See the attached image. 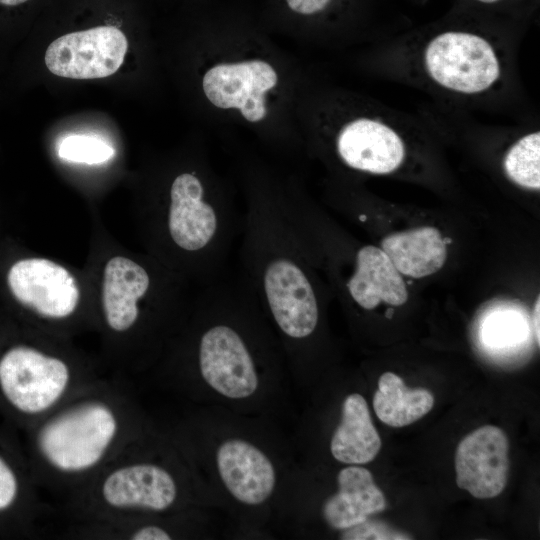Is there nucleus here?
<instances>
[{"instance_id":"obj_1","label":"nucleus","mask_w":540,"mask_h":540,"mask_svg":"<svg viewBox=\"0 0 540 540\" xmlns=\"http://www.w3.org/2000/svg\"><path fill=\"white\" fill-rule=\"evenodd\" d=\"M155 366L202 406L272 420L286 400L282 346L241 274L202 286Z\"/></svg>"},{"instance_id":"obj_3","label":"nucleus","mask_w":540,"mask_h":540,"mask_svg":"<svg viewBox=\"0 0 540 540\" xmlns=\"http://www.w3.org/2000/svg\"><path fill=\"white\" fill-rule=\"evenodd\" d=\"M170 433L221 506L242 529L278 515L296 470L272 420L201 406Z\"/></svg>"},{"instance_id":"obj_6","label":"nucleus","mask_w":540,"mask_h":540,"mask_svg":"<svg viewBox=\"0 0 540 540\" xmlns=\"http://www.w3.org/2000/svg\"><path fill=\"white\" fill-rule=\"evenodd\" d=\"M63 501L68 526L218 506L170 431L157 426Z\"/></svg>"},{"instance_id":"obj_11","label":"nucleus","mask_w":540,"mask_h":540,"mask_svg":"<svg viewBox=\"0 0 540 540\" xmlns=\"http://www.w3.org/2000/svg\"><path fill=\"white\" fill-rule=\"evenodd\" d=\"M128 42L113 26L65 34L47 48L44 61L53 74L71 79L104 78L122 65Z\"/></svg>"},{"instance_id":"obj_18","label":"nucleus","mask_w":540,"mask_h":540,"mask_svg":"<svg viewBox=\"0 0 540 540\" xmlns=\"http://www.w3.org/2000/svg\"><path fill=\"white\" fill-rule=\"evenodd\" d=\"M381 249L401 275L412 278L436 273L447 259V244L431 226L390 234L381 241Z\"/></svg>"},{"instance_id":"obj_16","label":"nucleus","mask_w":540,"mask_h":540,"mask_svg":"<svg viewBox=\"0 0 540 540\" xmlns=\"http://www.w3.org/2000/svg\"><path fill=\"white\" fill-rule=\"evenodd\" d=\"M207 510L162 516L69 526L70 535L86 538L128 540H171L204 535Z\"/></svg>"},{"instance_id":"obj_2","label":"nucleus","mask_w":540,"mask_h":540,"mask_svg":"<svg viewBox=\"0 0 540 540\" xmlns=\"http://www.w3.org/2000/svg\"><path fill=\"white\" fill-rule=\"evenodd\" d=\"M521 21L458 4L446 17L382 43V76L452 108L488 107L516 88Z\"/></svg>"},{"instance_id":"obj_10","label":"nucleus","mask_w":540,"mask_h":540,"mask_svg":"<svg viewBox=\"0 0 540 540\" xmlns=\"http://www.w3.org/2000/svg\"><path fill=\"white\" fill-rule=\"evenodd\" d=\"M7 284L16 301L44 325L61 327L74 321L82 304L77 277L64 265L27 257L8 270Z\"/></svg>"},{"instance_id":"obj_21","label":"nucleus","mask_w":540,"mask_h":540,"mask_svg":"<svg viewBox=\"0 0 540 540\" xmlns=\"http://www.w3.org/2000/svg\"><path fill=\"white\" fill-rule=\"evenodd\" d=\"M526 321L517 311L501 309L490 314L483 323L482 340L491 348H509L525 338Z\"/></svg>"},{"instance_id":"obj_14","label":"nucleus","mask_w":540,"mask_h":540,"mask_svg":"<svg viewBox=\"0 0 540 540\" xmlns=\"http://www.w3.org/2000/svg\"><path fill=\"white\" fill-rule=\"evenodd\" d=\"M352 262L343 287L359 308L369 311L381 303L400 306L408 300L401 273L381 248L362 246L354 252Z\"/></svg>"},{"instance_id":"obj_24","label":"nucleus","mask_w":540,"mask_h":540,"mask_svg":"<svg viewBox=\"0 0 540 540\" xmlns=\"http://www.w3.org/2000/svg\"><path fill=\"white\" fill-rule=\"evenodd\" d=\"M537 3L538 0H459V4L521 22L530 17Z\"/></svg>"},{"instance_id":"obj_27","label":"nucleus","mask_w":540,"mask_h":540,"mask_svg":"<svg viewBox=\"0 0 540 540\" xmlns=\"http://www.w3.org/2000/svg\"><path fill=\"white\" fill-rule=\"evenodd\" d=\"M539 297L535 303L534 312H533V326L536 334V340L539 345Z\"/></svg>"},{"instance_id":"obj_7","label":"nucleus","mask_w":540,"mask_h":540,"mask_svg":"<svg viewBox=\"0 0 540 540\" xmlns=\"http://www.w3.org/2000/svg\"><path fill=\"white\" fill-rule=\"evenodd\" d=\"M152 257L200 286L227 275L241 224L231 200L197 171H180L146 212Z\"/></svg>"},{"instance_id":"obj_17","label":"nucleus","mask_w":540,"mask_h":540,"mask_svg":"<svg viewBox=\"0 0 540 540\" xmlns=\"http://www.w3.org/2000/svg\"><path fill=\"white\" fill-rule=\"evenodd\" d=\"M340 416L329 444L332 457L346 465L374 460L382 443L365 398L357 392L348 394L342 401Z\"/></svg>"},{"instance_id":"obj_20","label":"nucleus","mask_w":540,"mask_h":540,"mask_svg":"<svg viewBox=\"0 0 540 540\" xmlns=\"http://www.w3.org/2000/svg\"><path fill=\"white\" fill-rule=\"evenodd\" d=\"M502 168L506 177L517 186L529 190H539V129H527L516 134L504 152Z\"/></svg>"},{"instance_id":"obj_12","label":"nucleus","mask_w":540,"mask_h":540,"mask_svg":"<svg viewBox=\"0 0 540 540\" xmlns=\"http://www.w3.org/2000/svg\"><path fill=\"white\" fill-rule=\"evenodd\" d=\"M278 81L275 69L262 60L220 63L203 76L207 99L221 109H238L249 122H259L267 114L266 93Z\"/></svg>"},{"instance_id":"obj_29","label":"nucleus","mask_w":540,"mask_h":540,"mask_svg":"<svg viewBox=\"0 0 540 540\" xmlns=\"http://www.w3.org/2000/svg\"><path fill=\"white\" fill-rule=\"evenodd\" d=\"M391 314H392V311L390 310V311H388L387 316L390 317Z\"/></svg>"},{"instance_id":"obj_26","label":"nucleus","mask_w":540,"mask_h":540,"mask_svg":"<svg viewBox=\"0 0 540 540\" xmlns=\"http://www.w3.org/2000/svg\"><path fill=\"white\" fill-rule=\"evenodd\" d=\"M333 0H286L289 8L302 15H315L324 11Z\"/></svg>"},{"instance_id":"obj_23","label":"nucleus","mask_w":540,"mask_h":540,"mask_svg":"<svg viewBox=\"0 0 540 540\" xmlns=\"http://www.w3.org/2000/svg\"><path fill=\"white\" fill-rule=\"evenodd\" d=\"M26 487L21 472L8 457L0 452V515L20 507Z\"/></svg>"},{"instance_id":"obj_19","label":"nucleus","mask_w":540,"mask_h":540,"mask_svg":"<svg viewBox=\"0 0 540 540\" xmlns=\"http://www.w3.org/2000/svg\"><path fill=\"white\" fill-rule=\"evenodd\" d=\"M434 397L424 388L411 389L392 372L383 373L373 396L376 416L384 424L403 427L426 415L433 407Z\"/></svg>"},{"instance_id":"obj_5","label":"nucleus","mask_w":540,"mask_h":540,"mask_svg":"<svg viewBox=\"0 0 540 540\" xmlns=\"http://www.w3.org/2000/svg\"><path fill=\"white\" fill-rule=\"evenodd\" d=\"M155 427L122 383L96 379L31 425L35 481L64 499Z\"/></svg>"},{"instance_id":"obj_15","label":"nucleus","mask_w":540,"mask_h":540,"mask_svg":"<svg viewBox=\"0 0 540 540\" xmlns=\"http://www.w3.org/2000/svg\"><path fill=\"white\" fill-rule=\"evenodd\" d=\"M336 482L337 490L325 499L321 514L325 523L341 531V535L386 508L384 494L375 484L371 472L361 465L342 468Z\"/></svg>"},{"instance_id":"obj_8","label":"nucleus","mask_w":540,"mask_h":540,"mask_svg":"<svg viewBox=\"0 0 540 540\" xmlns=\"http://www.w3.org/2000/svg\"><path fill=\"white\" fill-rule=\"evenodd\" d=\"M96 379L81 360L48 341L17 343L0 355V398L30 425Z\"/></svg>"},{"instance_id":"obj_28","label":"nucleus","mask_w":540,"mask_h":540,"mask_svg":"<svg viewBox=\"0 0 540 540\" xmlns=\"http://www.w3.org/2000/svg\"><path fill=\"white\" fill-rule=\"evenodd\" d=\"M28 0H0V4L8 5V6H15L18 4H22Z\"/></svg>"},{"instance_id":"obj_9","label":"nucleus","mask_w":540,"mask_h":540,"mask_svg":"<svg viewBox=\"0 0 540 540\" xmlns=\"http://www.w3.org/2000/svg\"><path fill=\"white\" fill-rule=\"evenodd\" d=\"M345 113L333 135V149L340 162L354 171L388 175L401 170L411 147L428 135V121L377 101Z\"/></svg>"},{"instance_id":"obj_13","label":"nucleus","mask_w":540,"mask_h":540,"mask_svg":"<svg viewBox=\"0 0 540 540\" xmlns=\"http://www.w3.org/2000/svg\"><path fill=\"white\" fill-rule=\"evenodd\" d=\"M509 442L504 431L482 426L459 443L455 453L456 483L478 499L498 496L509 473Z\"/></svg>"},{"instance_id":"obj_4","label":"nucleus","mask_w":540,"mask_h":540,"mask_svg":"<svg viewBox=\"0 0 540 540\" xmlns=\"http://www.w3.org/2000/svg\"><path fill=\"white\" fill-rule=\"evenodd\" d=\"M239 250L244 277L282 346L293 379L306 369L321 325V301L311 261L273 190L253 186Z\"/></svg>"},{"instance_id":"obj_22","label":"nucleus","mask_w":540,"mask_h":540,"mask_svg":"<svg viewBox=\"0 0 540 540\" xmlns=\"http://www.w3.org/2000/svg\"><path fill=\"white\" fill-rule=\"evenodd\" d=\"M114 149L98 137L89 135H71L59 144L60 158L77 163L100 164L114 156Z\"/></svg>"},{"instance_id":"obj_25","label":"nucleus","mask_w":540,"mask_h":540,"mask_svg":"<svg viewBox=\"0 0 540 540\" xmlns=\"http://www.w3.org/2000/svg\"><path fill=\"white\" fill-rule=\"evenodd\" d=\"M341 539L362 540V539H407L408 537L400 533H393L387 528H382L378 523L369 520L346 531Z\"/></svg>"}]
</instances>
